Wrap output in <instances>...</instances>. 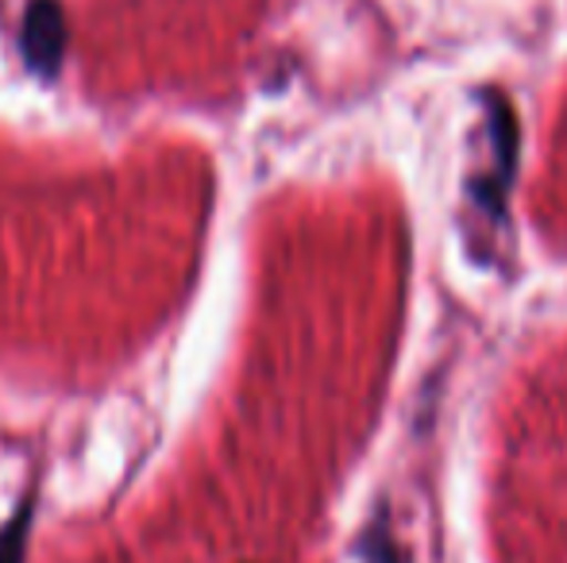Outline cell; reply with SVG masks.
<instances>
[{"label": "cell", "instance_id": "1", "mask_svg": "<svg viewBox=\"0 0 567 563\" xmlns=\"http://www.w3.org/2000/svg\"><path fill=\"white\" fill-rule=\"evenodd\" d=\"M23 59L35 74L54 77L66 51V20H62L59 0H31L23 12V31H20Z\"/></svg>", "mask_w": 567, "mask_h": 563}, {"label": "cell", "instance_id": "2", "mask_svg": "<svg viewBox=\"0 0 567 563\" xmlns=\"http://www.w3.org/2000/svg\"><path fill=\"white\" fill-rule=\"evenodd\" d=\"M31 505H23L4 529H0V563H23V544H28Z\"/></svg>", "mask_w": 567, "mask_h": 563}]
</instances>
